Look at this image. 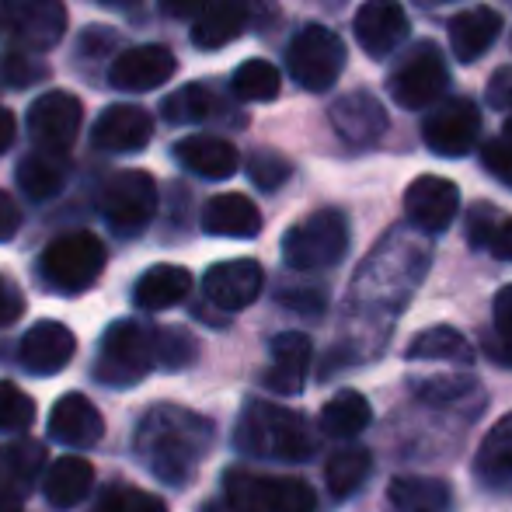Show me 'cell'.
Returning a JSON list of instances; mask_svg holds the SVG:
<instances>
[{
	"instance_id": "45",
	"label": "cell",
	"mask_w": 512,
	"mask_h": 512,
	"mask_svg": "<svg viewBox=\"0 0 512 512\" xmlns=\"http://www.w3.org/2000/svg\"><path fill=\"white\" fill-rule=\"evenodd\" d=\"M279 304L297 310V314H321L324 304H328V297H324V290H283L279 293Z\"/></svg>"
},
{
	"instance_id": "26",
	"label": "cell",
	"mask_w": 512,
	"mask_h": 512,
	"mask_svg": "<svg viewBox=\"0 0 512 512\" xmlns=\"http://www.w3.org/2000/svg\"><path fill=\"white\" fill-rule=\"evenodd\" d=\"M91 488H95V467L84 457H77V453H67V457H56L53 464H49L42 492H46L49 506L67 512V509L81 506L91 495Z\"/></svg>"
},
{
	"instance_id": "24",
	"label": "cell",
	"mask_w": 512,
	"mask_h": 512,
	"mask_svg": "<svg viewBox=\"0 0 512 512\" xmlns=\"http://www.w3.org/2000/svg\"><path fill=\"white\" fill-rule=\"evenodd\" d=\"M203 230L213 237H237V241H248V237L262 234V213L241 192H220L203 206Z\"/></svg>"
},
{
	"instance_id": "57",
	"label": "cell",
	"mask_w": 512,
	"mask_h": 512,
	"mask_svg": "<svg viewBox=\"0 0 512 512\" xmlns=\"http://www.w3.org/2000/svg\"><path fill=\"white\" fill-rule=\"evenodd\" d=\"M0 512H25L21 492L14 485H0Z\"/></svg>"
},
{
	"instance_id": "10",
	"label": "cell",
	"mask_w": 512,
	"mask_h": 512,
	"mask_svg": "<svg viewBox=\"0 0 512 512\" xmlns=\"http://www.w3.org/2000/svg\"><path fill=\"white\" fill-rule=\"evenodd\" d=\"M157 213V182L140 168L115 171L102 185V216L115 234H140Z\"/></svg>"
},
{
	"instance_id": "6",
	"label": "cell",
	"mask_w": 512,
	"mask_h": 512,
	"mask_svg": "<svg viewBox=\"0 0 512 512\" xmlns=\"http://www.w3.org/2000/svg\"><path fill=\"white\" fill-rule=\"evenodd\" d=\"M223 495L234 512H317V495L307 481L248 467H230L223 474Z\"/></svg>"
},
{
	"instance_id": "25",
	"label": "cell",
	"mask_w": 512,
	"mask_h": 512,
	"mask_svg": "<svg viewBox=\"0 0 512 512\" xmlns=\"http://www.w3.org/2000/svg\"><path fill=\"white\" fill-rule=\"evenodd\" d=\"M175 161L182 168L196 171V175L213 178V182H223V178L237 175V168H241L237 147L220 140V136H185V140L175 143Z\"/></svg>"
},
{
	"instance_id": "36",
	"label": "cell",
	"mask_w": 512,
	"mask_h": 512,
	"mask_svg": "<svg viewBox=\"0 0 512 512\" xmlns=\"http://www.w3.org/2000/svg\"><path fill=\"white\" fill-rule=\"evenodd\" d=\"M230 91L241 102H276L283 91V77L269 60H244L230 77Z\"/></svg>"
},
{
	"instance_id": "47",
	"label": "cell",
	"mask_w": 512,
	"mask_h": 512,
	"mask_svg": "<svg viewBox=\"0 0 512 512\" xmlns=\"http://www.w3.org/2000/svg\"><path fill=\"white\" fill-rule=\"evenodd\" d=\"M492 317H495V335H502V338H509V342H512V283L502 286V290L495 293Z\"/></svg>"
},
{
	"instance_id": "38",
	"label": "cell",
	"mask_w": 512,
	"mask_h": 512,
	"mask_svg": "<svg viewBox=\"0 0 512 512\" xmlns=\"http://www.w3.org/2000/svg\"><path fill=\"white\" fill-rule=\"evenodd\" d=\"M411 394L432 408H446L474 394V380L467 373H443V377H411Z\"/></svg>"
},
{
	"instance_id": "30",
	"label": "cell",
	"mask_w": 512,
	"mask_h": 512,
	"mask_svg": "<svg viewBox=\"0 0 512 512\" xmlns=\"http://www.w3.org/2000/svg\"><path fill=\"white\" fill-rule=\"evenodd\" d=\"M411 363H453V366H474V349L457 328L450 324H436V328L422 331L411 338L408 345Z\"/></svg>"
},
{
	"instance_id": "5",
	"label": "cell",
	"mask_w": 512,
	"mask_h": 512,
	"mask_svg": "<svg viewBox=\"0 0 512 512\" xmlns=\"http://www.w3.org/2000/svg\"><path fill=\"white\" fill-rule=\"evenodd\" d=\"M108 251L102 237L91 234V230H74V234H63L56 241H49V248L39 258V276L49 290L56 293H84L98 283V276L105 272Z\"/></svg>"
},
{
	"instance_id": "44",
	"label": "cell",
	"mask_w": 512,
	"mask_h": 512,
	"mask_svg": "<svg viewBox=\"0 0 512 512\" xmlns=\"http://www.w3.org/2000/svg\"><path fill=\"white\" fill-rule=\"evenodd\" d=\"M499 216H495L492 206H474L471 209V220H467V241L474 244V248H481V244H492L495 230H499Z\"/></svg>"
},
{
	"instance_id": "48",
	"label": "cell",
	"mask_w": 512,
	"mask_h": 512,
	"mask_svg": "<svg viewBox=\"0 0 512 512\" xmlns=\"http://www.w3.org/2000/svg\"><path fill=\"white\" fill-rule=\"evenodd\" d=\"M161 4V11L168 14V18H175V21H196L199 14L206 11L213 0H157Z\"/></svg>"
},
{
	"instance_id": "50",
	"label": "cell",
	"mask_w": 512,
	"mask_h": 512,
	"mask_svg": "<svg viewBox=\"0 0 512 512\" xmlns=\"http://www.w3.org/2000/svg\"><path fill=\"white\" fill-rule=\"evenodd\" d=\"M18 223H21V209L14 206V199L7 192H0V241H11L18 234Z\"/></svg>"
},
{
	"instance_id": "17",
	"label": "cell",
	"mask_w": 512,
	"mask_h": 512,
	"mask_svg": "<svg viewBox=\"0 0 512 512\" xmlns=\"http://www.w3.org/2000/svg\"><path fill=\"white\" fill-rule=\"evenodd\" d=\"M408 11L398 0H366L356 11V42L366 56L387 60L408 39Z\"/></svg>"
},
{
	"instance_id": "29",
	"label": "cell",
	"mask_w": 512,
	"mask_h": 512,
	"mask_svg": "<svg viewBox=\"0 0 512 512\" xmlns=\"http://www.w3.org/2000/svg\"><path fill=\"white\" fill-rule=\"evenodd\" d=\"M251 25V14L241 0H213L196 21H192V42L196 49H223Z\"/></svg>"
},
{
	"instance_id": "37",
	"label": "cell",
	"mask_w": 512,
	"mask_h": 512,
	"mask_svg": "<svg viewBox=\"0 0 512 512\" xmlns=\"http://www.w3.org/2000/svg\"><path fill=\"white\" fill-rule=\"evenodd\" d=\"M216 108H220V102L209 95V88H203V84H189V88H178L175 95L164 98L161 115L171 122V126H185V122L213 119Z\"/></svg>"
},
{
	"instance_id": "8",
	"label": "cell",
	"mask_w": 512,
	"mask_h": 512,
	"mask_svg": "<svg viewBox=\"0 0 512 512\" xmlns=\"http://www.w3.org/2000/svg\"><path fill=\"white\" fill-rule=\"evenodd\" d=\"M345 67V46L331 28L324 25H307L293 35L290 49H286V70L304 91H321L335 88V81L342 77Z\"/></svg>"
},
{
	"instance_id": "42",
	"label": "cell",
	"mask_w": 512,
	"mask_h": 512,
	"mask_svg": "<svg viewBox=\"0 0 512 512\" xmlns=\"http://www.w3.org/2000/svg\"><path fill=\"white\" fill-rule=\"evenodd\" d=\"M0 74L11 88H32L46 77V63L35 60L32 53H18V49H7L4 60H0Z\"/></svg>"
},
{
	"instance_id": "33",
	"label": "cell",
	"mask_w": 512,
	"mask_h": 512,
	"mask_svg": "<svg viewBox=\"0 0 512 512\" xmlns=\"http://www.w3.org/2000/svg\"><path fill=\"white\" fill-rule=\"evenodd\" d=\"M373 408L359 391H338L328 405L321 408V432L331 439H352L370 425Z\"/></svg>"
},
{
	"instance_id": "1",
	"label": "cell",
	"mask_w": 512,
	"mask_h": 512,
	"mask_svg": "<svg viewBox=\"0 0 512 512\" xmlns=\"http://www.w3.org/2000/svg\"><path fill=\"white\" fill-rule=\"evenodd\" d=\"M213 422L189 408L154 405L136 429V457L168 488H185L196 481L199 464L213 446Z\"/></svg>"
},
{
	"instance_id": "60",
	"label": "cell",
	"mask_w": 512,
	"mask_h": 512,
	"mask_svg": "<svg viewBox=\"0 0 512 512\" xmlns=\"http://www.w3.org/2000/svg\"><path fill=\"white\" fill-rule=\"evenodd\" d=\"M502 136H506V140L512 143V115H509V119H506V126H502Z\"/></svg>"
},
{
	"instance_id": "3",
	"label": "cell",
	"mask_w": 512,
	"mask_h": 512,
	"mask_svg": "<svg viewBox=\"0 0 512 512\" xmlns=\"http://www.w3.org/2000/svg\"><path fill=\"white\" fill-rule=\"evenodd\" d=\"M425 262H429V258L418 248H411V244L405 248V255H394L391 244H384V248L363 265V272L356 276V286H352V307L370 321V328L377 314H384V321H387V317H394L405 307L415 283L422 279Z\"/></svg>"
},
{
	"instance_id": "28",
	"label": "cell",
	"mask_w": 512,
	"mask_h": 512,
	"mask_svg": "<svg viewBox=\"0 0 512 512\" xmlns=\"http://www.w3.org/2000/svg\"><path fill=\"white\" fill-rule=\"evenodd\" d=\"M192 293V272L182 265H154L133 286V304L140 310L178 307Z\"/></svg>"
},
{
	"instance_id": "59",
	"label": "cell",
	"mask_w": 512,
	"mask_h": 512,
	"mask_svg": "<svg viewBox=\"0 0 512 512\" xmlns=\"http://www.w3.org/2000/svg\"><path fill=\"white\" fill-rule=\"evenodd\" d=\"M199 512H234V506H230V502H227V506H220V502H206Z\"/></svg>"
},
{
	"instance_id": "11",
	"label": "cell",
	"mask_w": 512,
	"mask_h": 512,
	"mask_svg": "<svg viewBox=\"0 0 512 512\" xmlns=\"http://www.w3.org/2000/svg\"><path fill=\"white\" fill-rule=\"evenodd\" d=\"M481 136V108L471 98H450L439 102L425 115L422 140L436 157H464L474 150Z\"/></svg>"
},
{
	"instance_id": "16",
	"label": "cell",
	"mask_w": 512,
	"mask_h": 512,
	"mask_svg": "<svg viewBox=\"0 0 512 512\" xmlns=\"http://www.w3.org/2000/svg\"><path fill=\"white\" fill-rule=\"evenodd\" d=\"M460 209V189L450 178L422 175L405 192V216L422 234H443Z\"/></svg>"
},
{
	"instance_id": "18",
	"label": "cell",
	"mask_w": 512,
	"mask_h": 512,
	"mask_svg": "<svg viewBox=\"0 0 512 512\" xmlns=\"http://www.w3.org/2000/svg\"><path fill=\"white\" fill-rule=\"evenodd\" d=\"M77 352V338L67 324L60 321H39L25 331L18 345V359L28 373L35 377H53V373L67 370L70 359Z\"/></svg>"
},
{
	"instance_id": "15",
	"label": "cell",
	"mask_w": 512,
	"mask_h": 512,
	"mask_svg": "<svg viewBox=\"0 0 512 512\" xmlns=\"http://www.w3.org/2000/svg\"><path fill=\"white\" fill-rule=\"evenodd\" d=\"M175 70H178L175 53L168 46L147 42V46H133L115 56L112 67H108V84L115 91H136V95H143V91H154L161 84H168L175 77Z\"/></svg>"
},
{
	"instance_id": "55",
	"label": "cell",
	"mask_w": 512,
	"mask_h": 512,
	"mask_svg": "<svg viewBox=\"0 0 512 512\" xmlns=\"http://www.w3.org/2000/svg\"><path fill=\"white\" fill-rule=\"evenodd\" d=\"M14 133H18V122H14V112H7V108L0 105V154H4V150L14 143Z\"/></svg>"
},
{
	"instance_id": "46",
	"label": "cell",
	"mask_w": 512,
	"mask_h": 512,
	"mask_svg": "<svg viewBox=\"0 0 512 512\" xmlns=\"http://www.w3.org/2000/svg\"><path fill=\"white\" fill-rule=\"evenodd\" d=\"M21 314H25V297H21V290L11 283V279L0 276V328L14 324Z\"/></svg>"
},
{
	"instance_id": "20",
	"label": "cell",
	"mask_w": 512,
	"mask_h": 512,
	"mask_svg": "<svg viewBox=\"0 0 512 512\" xmlns=\"http://www.w3.org/2000/svg\"><path fill=\"white\" fill-rule=\"evenodd\" d=\"M105 436V418L84 394H63L49 411V439L70 450H91Z\"/></svg>"
},
{
	"instance_id": "32",
	"label": "cell",
	"mask_w": 512,
	"mask_h": 512,
	"mask_svg": "<svg viewBox=\"0 0 512 512\" xmlns=\"http://www.w3.org/2000/svg\"><path fill=\"white\" fill-rule=\"evenodd\" d=\"M474 474L492 488L512 481V411L485 432L478 457H474Z\"/></svg>"
},
{
	"instance_id": "21",
	"label": "cell",
	"mask_w": 512,
	"mask_h": 512,
	"mask_svg": "<svg viewBox=\"0 0 512 512\" xmlns=\"http://www.w3.org/2000/svg\"><path fill=\"white\" fill-rule=\"evenodd\" d=\"M272 363L265 370V387L283 398H297L307 384L310 359H314V345L304 331H283V335L272 338L269 345Z\"/></svg>"
},
{
	"instance_id": "52",
	"label": "cell",
	"mask_w": 512,
	"mask_h": 512,
	"mask_svg": "<svg viewBox=\"0 0 512 512\" xmlns=\"http://www.w3.org/2000/svg\"><path fill=\"white\" fill-rule=\"evenodd\" d=\"M488 248H492L495 258H502V262H512V216L499 223V230H495V237H492V244H488Z\"/></svg>"
},
{
	"instance_id": "35",
	"label": "cell",
	"mask_w": 512,
	"mask_h": 512,
	"mask_svg": "<svg viewBox=\"0 0 512 512\" xmlns=\"http://www.w3.org/2000/svg\"><path fill=\"white\" fill-rule=\"evenodd\" d=\"M46 446L39 443V439H14V443H7L4 450H0V471H4L7 485H14L18 492H25L28 485H32L35 478L42 474V467H46Z\"/></svg>"
},
{
	"instance_id": "34",
	"label": "cell",
	"mask_w": 512,
	"mask_h": 512,
	"mask_svg": "<svg viewBox=\"0 0 512 512\" xmlns=\"http://www.w3.org/2000/svg\"><path fill=\"white\" fill-rule=\"evenodd\" d=\"M370 471H373L370 450H363V446H342V450L331 453L328 464H324V481H328V492L335 495V499H349V495L370 478Z\"/></svg>"
},
{
	"instance_id": "40",
	"label": "cell",
	"mask_w": 512,
	"mask_h": 512,
	"mask_svg": "<svg viewBox=\"0 0 512 512\" xmlns=\"http://www.w3.org/2000/svg\"><path fill=\"white\" fill-rule=\"evenodd\" d=\"M35 422V401L11 380H0V432H25Z\"/></svg>"
},
{
	"instance_id": "19",
	"label": "cell",
	"mask_w": 512,
	"mask_h": 512,
	"mask_svg": "<svg viewBox=\"0 0 512 512\" xmlns=\"http://www.w3.org/2000/svg\"><path fill=\"white\" fill-rule=\"evenodd\" d=\"M154 140V119L140 105H108L91 129V143L105 154H140Z\"/></svg>"
},
{
	"instance_id": "9",
	"label": "cell",
	"mask_w": 512,
	"mask_h": 512,
	"mask_svg": "<svg viewBox=\"0 0 512 512\" xmlns=\"http://www.w3.org/2000/svg\"><path fill=\"white\" fill-rule=\"evenodd\" d=\"M446 88H450V70L432 42H418L411 53L401 56V63L387 77L391 98L408 112H422V108L443 102Z\"/></svg>"
},
{
	"instance_id": "4",
	"label": "cell",
	"mask_w": 512,
	"mask_h": 512,
	"mask_svg": "<svg viewBox=\"0 0 512 512\" xmlns=\"http://www.w3.org/2000/svg\"><path fill=\"white\" fill-rule=\"evenodd\" d=\"M154 366V328H143L140 321H112L102 335V352H98L91 373L98 384L126 391V387L140 384Z\"/></svg>"
},
{
	"instance_id": "12",
	"label": "cell",
	"mask_w": 512,
	"mask_h": 512,
	"mask_svg": "<svg viewBox=\"0 0 512 512\" xmlns=\"http://www.w3.org/2000/svg\"><path fill=\"white\" fill-rule=\"evenodd\" d=\"M84 122V105L70 91H46L28 108V133L49 154H63L77 143Z\"/></svg>"
},
{
	"instance_id": "31",
	"label": "cell",
	"mask_w": 512,
	"mask_h": 512,
	"mask_svg": "<svg viewBox=\"0 0 512 512\" xmlns=\"http://www.w3.org/2000/svg\"><path fill=\"white\" fill-rule=\"evenodd\" d=\"M67 182V164H63V154H49V150H39V154L21 157L18 164V189L25 192L32 203H46V199H56Z\"/></svg>"
},
{
	"instance_id": "7",
	"label": "cell",
	"mask_w": 512,
	"mask_h": 512,
	"mask_svg": "<svg viewBox=\"0 0 512 512\" xmlns=\"http://www.w3.org/2000/svg\"><path fill=\"white\" fill-rule=\"evenodd\" d=\"M349 251V220L338 209H317L297 227L286 230L283 258L297 272H324Z\"/></svg>"
},
{
	"instance_id": "14",
	"label": "cell",
	"mask_w": 512,
	"mask_h": 512,
	"mask_svg": "<svg viewBox=\"0 0 512 512\" xmlns=\"http://www.w3.org/2000/svg\"><path fill=\"white\" fill-rule=\"evenodd\" d=\"M265 286V272L255 258H234V262H216L206 269L203 276V293L213 307L227 310H244L262 297Z\"/></svg>"
},
{
	"instance_id": "43",
	"label": "cell",
	"mask_w": 512,
	"mask_h": 512,
	"mask_svg": "<svg viewBox=\"0 0 512 512\" xmlns=\"http://www.w3.org/2000/svg\"><path fill=\"white\" fill-rule=\"evenodd\" d=\"M481 161H485L488 175H492L495 182H502L512 189V143L506 140V136L488 140L485 147H481Z\"/></svg>"
},
{
	"instance_id": "41",
	"label": "cell",
	"mask_w": 512,
	"mask_h": 512,
	"mask_svg": "<svg viewBox=\"0 0 512 512\" xmlns=\"http://www.w3.org/2000/svg\"><path fill=\"white\" fill-rule=\"evenodd\" d=\"M290 175H293L290 161H286L283 154H276V150H255V154L248 157V178L262 192H276Z\"/></svg>"
},
{
	"instance_id": "22",
	"label": "cell",
	"mask_w": 512,
	"mask_h": 512,
	"mask_svg": "<svg viewBox=\"0 0 512 512\" xmlns=\"http://www.w3.org/2000/svg\"><path fill=\"white\" fill-rule=\"evenodd\" d=\"M331 126L342 140L366 147V143H377L387 129V112L370 91H352L342 95L331 105Z\"/></svg>"
},
{
	"instance_id": "53",
	"label": "cell",
	"mask_w": 512,
	"mask_h": 512,
	"mask_svg": "<svg viewBox=\"0 0 512 512\" xmlns=\"http://www.w3.org/2000/svg\"><path fill=\"white\" fill-rule=\"evenodd\" d=\"M492 105L495 108H509L512 112V70H502L492 81Z\"/></svg>"
},
{
	"instance_id": "54",
	"label": "cell",
	"mask_w": 512,
	"mask_h": 512,
	"mask_svg": "<svg viewBox=\"0 0 512 512\" xmlns=\"http://www.w3.org/2000/svg\"><path fill=\"white\" fill-rule=\"evenodd\" d=\"M241 4L251 14V25H265L276 18V0H241Z\"/></svg>"
},
{
	"instance_id": "2",
	"label": "cell",
	"mask_w": 512,
	"mask_h": 512,
	"mask_svg": "<svg viewBox=\"0 0 512 512\" xmlns=\"http://www.w3.org/2000/svg\"><path fill=\"white\" fill-rule=\"evenodd\" d=\"M234 446L244 457L304 464V460L314 457L317 436L304 415L283 405H272V401L251 398L241 418H237Z\"/></svg>"
},
{
	"instance_id": "13",
	"label": "cell",
	"mask_w": 512,
	"mask_h": 512,
	"mask_svg": "<svg viewBox=\"0 0 512 512\" xmlns=\"http://www.w3.org/2000/svg\"><path fill=\"white\" fill-rule=\"evenodd\" d=\"M0 11L25 49H53L67 32L63 0H0Z\"/></svg>"
},
{
	"instance_id": "56",
	"label": "cell",
	"mask_w": 512,
	"mask_h": 512,
	"mask_svg": "<svg viewBox=\"0 0 512 512\" xmlns=\"http://www.w3.org/2000/svg\"><path fill=\"white\" fill-rule=\"evenodd\" d=\"M485 349H488V356H492L495 363L512 366V342H509V338H502V335H499V338H492V342H488Z\"/></svg>"
},
{
	"instance_id": "58",
	"label": "cell",
	"mask_w": 512,
	"mask_h": 512,
	"mask_svg": "<svg viewBox=\"0 0 512 512\" xmlns=\"http://www.w3.org/2000/svg\"><path fill=\"white\" fill-rule=\"evenodd\" d=\"M98 4L115 7V11H126V7H136V4H140V0H98Z\"/></svg>"
},
{
	"instance_id": "23",
	"label": "cell",
	"mask_w": 512,
	"mask_h": 512,
	"mask_svg": "<svg viewBox=\"0 0 512 512\" xmlns=\"http://www.w3.org/2000/svg\"><path fill=\"white\" fill-rule=\"evenodd\" d=\"M502 35V14L495 7H467L450 21V49L453 60L474 63L495 46Z\"/></svg>"
},
{
	"instance_id": "51",
	"label": "cell",
	"mask_w": 512,
	"mask_h": 512,
	"mask_svg": "<svg viewBox=\"0 0 512 512\" xmlns=\"http://www.w3.org/2000/svg\"><path fill=\"white\" fill-rule=\"evenodd\" d=\"M126 512H168L157 495L150 492H140V488H129L126 485Z\"/></svg>"
},
{
	"instance_id": "39",
	"label": "cell",
	"mask_w": 512,
	"mask_h": 512,
	"mask_svg": "<svg viewBox=\"0 0 512 512\" xmlns=\"http://www.w3.org/2000/svg\"><path fill=\"white\" fill-rule=\"evenodd\" d=\"M154 349L164 370H189L199 359V342L185 328H154Z\"/></svg>"
},
{
	"instance_id": "49",
	"label": "cell",
	"mask_w": 512,
	"mask_h": 512,
	"mask_svg": "<svg viewBox=\"0 0 512 512\" xmlns=\"http://www.w3.org/2000/svg\"><path fill=\"white\" fill-rule=\"evenodd\" d=\"M88 512H126V485H108L105 492H98V499L91 502Z\"/></svg>"
},
{
	"instance_id": "27",
	"label": "cell",
	"mask_w": 512,
	"mask_h": 512,
	"mask_svg": "<svg viewBox=\"0 0 512 512\" xmlns=\"http://www.w3.org/2000/svg\"><path fill=\"white\" fill-rule=\"evenodd\" d=\"M453 492L443 478L401 474L387 485V512H450Z\"/></svg>"
}]
</instances>
